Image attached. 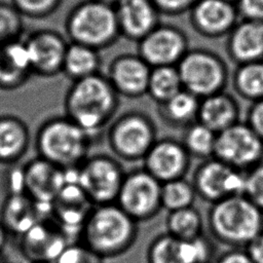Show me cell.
Masks as SVG:
<instances>
[{"label":"cell","mask_w":263,"mask_h":263,"mask_svg":"<svg viewBox=\"0 0 263 263\" xmlns=\"http://www.w3.org/2000/svg\"><path fill=\"white\" fill-rule=\"evenodd\" d=\"M188 51L186 36L172 26L158 25L138 42V54L150 66H177Z\"/></svg>","instance_id":"obj_14"},{"label":"cell","mask_w":263,"mask_h":263,"mask_svg":"<svg viewBox=\"0 0 263 263\" xmlns=\"http://www.w3.org/2000/svg\"><path fill=\"white\" fill-rule=\"evenodd\" d=\"M148 263H186L181 246V239L167 232L157 234L147 249Z\"/></svg>","instance_id":"obj_32"},{"label":"cell","mask_w":263,"mask_h":263,"mask_svg":"<svg viewBox=\"0 0 263 263\" xmlns=\"http://www.w3.org/2000/svg\"><path fill=\"white\" fill-rule=\"evenodd\" d=\"M49 217L51 205L40 204L26 193L6 195L0 211V221L8 234L18 237Z\"/></svg>","instance_id":"obj_18"},{"label":"cell","mask_w":263,"mask_h":263,"mask_svg":"<svg viewBox=\"0 0 263 263\" xmlns=\"http://www.w3.org/2000/svg\"><path fill=\"white\" fill-rule=\"evenodd\" d=\"M199 99L182 89L168 101L157 105L159 119L170 127L185 129L197 121Z\"/></svg>","instance_id":"obj_25"},{"label":"cell","mask_w":263,"mask_h":263,"mask_svg":"<svg viewBox=\"0 0 263 263\" xmlns=\"http://www.w3.org/2000/svg\"><path fill=\"white\" fill-rule=\"evenodd\" d=\"M23 167L26 194L40 204L51 205L66 182V171L39 156Z\"/></svg>","instance_id":"obj_17"},{"label":"cell","mask_w":263,"mask_h":263,"mask_svg":"<svg viewBox=\"0 0 263 263\" xmlns=\"http://www.w3.org/2000/svg\"><path fill=\"white\" fill-rule=\"evenodd\" d=\"M226 1H229V2H232V3H234V2H237L238 0H226Z\"/></svg>","instance_id":"obj_45"},{"label":"cell","mask_w":263,"mask_h":263,"mask_svg":"<svg viewBox=\"0 0 263 263\" xmlns=\"http://www.w3.org/2000/svg\"><path fill=\"white\" fill-rule=\"evenodd\" d=\"M138 222L116 202L92 205L81 226L78 241L103 259L127 252L136 242Z\"/></svg>","instance_id":"obj_2"},{"label":"cell","mask_w":263,"mask_h":263,"mask_svg":"<svg viewBox=\"0 0 263 263\" xmlns=\"http://www.w3.org/2000/svg\"><path fill=\"white\" fill-rule=\"evenodd\" d=\"M217 263H254L246 250L233 248L220 256Z\"/></svg>","instance_id":"obj_41"},{"label":"cell","mask_w":263,"mask_h":263,"mask_svg":"<svg viewBox=\"0 0 263 263\" xmlns=\"http://www.w3.org/2000/svg\"><path fill=\"white\" fill-rule=\"evenodd\" d=\"M66 31L71 42L98 50L107 47L120 34L115 6L100 0L84 1L70 12Z\"/></svg>","instance_id":"obj_5"},{"label":"cell","mask_w":263,"mask_h":263,"mask_svg":"<svg viewBox=\"0 0 263 263\" xmlns=\"http://www.w3.org/2000/svg\"><path fill=\"white\" fill-rule=\"evenodd\" d=\"M151 69L139 54L124 53L112 60L106 76L119 96L138 99L147 95Z\"/></svg>","instance_id":"obj_16"},{"label":"cell","mask_w":263,"mask_h":263,"mask_svg":"<svg viewBox=\"0 0 263 263\" xmlns=\"http://www.w3.org/2000/svg\"><path fill=\"white\" fill-rule=\"evenodd\" d=\"M159 11L175 14L191 9L197 0H152Z\"/></svg>","instance_id":"obj_40"},{"label":"cell","mask_w":263,"mask_h":263,"mask_svg":"<svg viewBox=\"0 0 263 263\" xmlns=\"http://www.w3.org/2000/svg\"><path fill=\"white\" fill-rule=\"evenodd\" d=\"M243 195L263 212V161L246 172Z\"/></svg>","instance_id":"obj_35"},{"label":"cell","mask_w":263,"mask_h":263,"mask_svg":"<svg viewBox=\"0 0 263 263\" xmlns=\"http://www.w3.org/2000/svg\"><path fill=\"white\" fill-rule=\"evenodd\" d=\"M217 134L196 121L184 129L182 143L191 155L199 159H208L214 156Z\"/></svg>","instance_id":"obj_30"},{"label":"cell","mask_w":263,"mask_h":263,"mask_svg":"<svg viewBox=\"0 0 263 263\" xmlns=\"http://www.w3.org/2000/svg\"><path fill=\"white\" fill-rule=\"evenodd\" d=\"M62 0H11V4L23 14L30 17H43L50 14Z\"/></svg>","instance_id":"obj_36"},{"label":"cell","mask_w":263,"mask_h":263,"mask_svg":"<svg viewBox=\"0 0 263 263\" xmlns=\"http://www.w3.org/2000/svg\"><path fill=\"white\" fill-rule=\"evenodd\" d=\"M245 250L254 263H263V232L253 238Z\"/></svg>","instance_id":"obj_42"},{"label":"cell","mask_w":263,"mask_h":263,"mask_svg":"<svg viewBox=\"0 0 263 263\" xmlns=\"http://www.w3.org/2000/svg\"><path fill=\"white\" fill-rule=\"evenodd\" d=\"M183 89L177 66L152 67L147 95L157 105L162 104Z\"/></svg>","instance_id":"obj_28"},{"label":"cell","mask_w":263,"mask_h":263,"mask_svg":"<svg viewBox=\"0 0 263 263\" xmlns=\"http://www.w3.org/2000/svg\"><path fill=\"white\" fill-rule=\"evenodd\" d=\"M23 14L10 3L0 2V45L21 39Z\"/></svg>","instance_id":"obj_33"},{"label":"cell","mask_w":263,"mask_h":263,"mask_svg":"<svg viewBox=\"0 0 263 263\" xmlns=\"http://www.w3.org/2000/svg\"><path fill=\"white\" fill-rule=\"evenodd\" d=\"M104 3H107V4H110L112 6H116L118 3H120L122 0H100Z\"/></svg>","instance_id":"obj_44"},{"label":"cell","mask_w":263,"mask_h":263,"mask_svg":"<svg viewBox=\"0 0 263 263\" xmlns=\"http://www.w3.org/2000/svg\"><path fill=\"white\" fill-rule=\"evenodd\" d=\"M165 232L182 240L203 234V219L195 206L168 212L165 218Z\"/></svg>","instance_id":"obj_29"},{"label":"cell","mask_w":263,"mask_h":263,"mask_svg":"<svg viewBox=\"0 0 263 263\" xmlns=\"http://www.w3.org/2000/svg\"><path fill=\"white\" fill-rule=\"evenodd\" d=\"M108 126V146L116 158L124 161L143 160L157 140L154 120L141 110L123 112Z\"/></svg>","instance_id":"obj_6"},{"label":"cell","mask_w":263,"mask_h":263,"mask_svg":"<svg viewBox=\"0 0 263 263\" xmlns=\"http://www.w3.org/2000/svg\"><path fill=\"white\" fill-rule=\"evenodd\" d=\"M236 3L238 13L243 20L263 22V0H238Z\"/></svg>","instance_id":"obj_38"},{"label":"cell","mask_w":263,"mask_h":263,"mask_svg":"<svg viewBox=\"0 0 263 263\" xmlns=\"http://www.w3.org/2000/svg\"><path fill=\"white\" fill-rule=\"evenodd\" d=\"M196 196L192 183L185 178L161 184V205L167 212L192 206Z\"/></svg>","instance_id":"obj_31"},{"label":"cell","mask_w":263,"mask_h":263,"mask_svg":"<svg viewBox=\"0 0 263 263\" xmlns=\"http://www.w3.org/2000/svg\"><path fill=\"white\" fill-rule=\"evenodd\" d=\"M73 242L51 218L44 219L20 236V249L31 263H54L63 250Z\"/></svg>","instance_id":"obj_13"},{"label":"cell","mask_w":263,"mask_h":263,"mask_svg":"<svg viewBox=\"0 0 263 263\" xmlns=\"http://www.w3.org/2000/svg\"><path fill=\"white\" fill-rule=\"evenodd\" d=\"M7 236H8V232H7L6 228L4 227V225L2 224V222L0 221V254L6 245Z\"/></svg>","instance_id":"obj_43"},{"label":"cell","mask_w":263,"mask_h":263,"mask_svg":"<svg viewBox=\"0 0 263 263\" xmlns=\"http://www.w3.org/2000/svg\"><path fill=\"white\" fill-rule=\"evenodd\" d=\"M93 137L68 118L53 116L44 120L35 135L37 156L64 170H76L89 155Z\"/></svg>","instance_id":"obj_3"},{"label":"cell","mask_w":263,"mask_h":263,"mask_svg":"<svg viewBox=\"0 0 263 263\" xmlns=\"http://www.w3.org/2000/svg\"><path fill=\"white\" fill-rule=\"evenodd\" d=\"M161 184L144 167L125 173L116 203L135 221L153 219L161 210Z\"/></svg>","instance_id":"obj_9"},{"label":"cell","mask_w":263,"mask_h":263,"mask_svg":"<svg viewBox=\"0 0 263 263\" xmlns=\"http://www.w3.org/2000/svg\"><path fill=\"white\" fill-rule=\"evenodd\" d=\"M102 60L99 50L87 45L71 42L64 60L63 73L72 81L100 73Z\"/></svg>","instance_id":"obj_26"},{"label":"cell","mask_w":263,"mask_h":263,"mask_svg":"<svg viewBox=\"0 0 263 263\" xmlns=\"http://www.w3.org/2000/svg\"><path fill=\"white\" fill-rule=\"evenodd\" d=\"M77 183L92 205L116 202L125 173L116 157L88 155L77 167Z\"/></svg>","instance_id":"obj_8"},{"label":"cell","mask_w":263,"mask_h":263,"mask_svg":"<svg viewBox=\"0 0 263 263\" xmlns=\"http://www.w3.org/2000/svg\"><path fill=\"white\" fill-rule=\"evenodd\" d=\"M33 74L41 77H53L63 73L65 55L69 43L52 30H40L26 40Z\"/></svg>","instance_id":"obj_15"},{"label":"cell","mask_w":263,"mask_h":263,"mask_svg":"<svg viewBox=\"0 0 263 263\" xmlns=\"http://www.w3.org/2000/svg\"><path fill=\"white\" fill-rule=\"evenodd\" d=\"M214 157L246 173L263 161V141L239 121L217 134Z\"/></svg>","instance_id":"obj_11"},{"label":"cell","mask_w":263,"mask_h":263,"mask_svg":"<svg viewBox=\"0 0 263 263\" xmlns=\"http://www.w3.org/2000/svg\"><path fill=\"white\" fill-rule=\"evenodd\" d=\"M118 107L119 95L101 73L72 81L65 93L64 115L93 138L111 123Z\"/></svg>","instance_id":"obj_1"},{"label":"cell","mask_w":263,"mask_h":263,"mask_svg":"<svg viewBox=\"0 0 263 263\" xmlns=\"http://www.w3.org/2000/svg\"><path fill=\"white\" fill-rule=\"evenodd\" d=\"M33 75L25 40L0 45V89L14 90L22 87Z\"/></svg>","instance_id":"obj_22"},{"label":"cell","mask_w":263,"mask_h":263,"mask_svg":"<svg viewBox=\"0 0 263 263\" xmlns=\"http://www.w3.org/2000/svg\"><path fill=\"white\" fill-rule=\"evenodd\" d=\"M245 122L263 141V99L251 103L247 110Z\"/></svg>","instance_id":"obj_37"},{"label":"cell","mask_w":263,"mask_h":263,"mask_svg":"<svg viewBox=\"0 0 263 263\" xmlns=\"http://www.w3.org/2000/svg\"><path fill=\"white\" fill-rule=\"evenodd\" d=\"M191 183L196 195L212 204L231 196L243 194L246 173L213 156L203 159L196 166Z\"/></svg>","instance_id":"obj_10"},{"label":"cell","mask_w":263,"mask_h":263,"mask_svg":"<svg viewBox=\"0 0 263 263\" xmlns=\"http://www.w3.org/2000/svg\"><path fill=\"white\" fill-rule=\"evenodd\" d=\"M143 167L160 183L185 178L191 155L181 141L174 138H160L155 141L145 155Z\"/></svg>","instance_id":"obj_12"},{"label":"cell","mask_w":263,"mask_h":263,"mask_svg":"<svg viewBox=\"0 0 263 263\" xmlns=\"http://www.w3.org/2000/svg\"><path fill=\"white\" fill-rule=\"evenodd\" d=\"M5 187L6 195L26 193L23 166H18V168L11 167L7 171V175L5 176Z\"/></svg>","instance_id":"obj_39"},{"label":"cell","mask_w":263,"mask_h":263,"mask_svg":"<svg viewBox=\"0 0 263 263\" xmlns=\"http://www.w3.org/2000/svg\"><path fill=\"white\" fill-rule=\"evenodd\" d=\"M227 52L237 65L263 61V22L243 20L229 33Z\"/></svg>","instance_id":"obj_21"},{"label":"cell","mask_w":263,"mask_h":263,"mask_svg":"<svg viewBox=\"0 0 263 263\" xmlns=\"http://www.w3.org/2000/svg\"><path fill=\"white\" fill-rule=\"evenodd\" d=\"M240 106L225 90L199 99L197 121L216 134L239 122Z\"/></svg>","instance_id":"obj_23"},{"label":"cell","mask_w":263,"mask_h":263,"mask_svg":"<svg viewBox=\"0 0 263 263\" xmlns=\"http://www.w3.org/2000/svg\"><path fill=\"white\" fill-rule=\"evenodd\" d=\"M232 87L238 97L254 103L263 99V61L237 65Z\"/></svg>","instance_id":"obj_27"},{"label":"cell","mask_w":263,"mask_h":263,"mask_svg":"<svg viewBox=\"0 0 263 263\" xmlns=\"http://www.w3.org/2000/svg\"><path fill=\"white\" fill-rule=\"evenodd\" d=\"M206 223L211 235L232 248L246 247L263 232V212L243 194L212 203Z\"/></svg>","instance_id":"obj_4"},{"label":"cell","mask_w":263,"mask_h":263,"mask_svg":"<svg viewBox=\"0 0 263 263\" xmlns=\"http://www.w3.org/2000/svg\"><path fill=\"white\" fill-rule=\"evenodd\" d=\"M54 263H103V258L77 240L69 243Z\"/></svg>","instance_id":"obj_34"},{"label":"cell","mask_w":263,"mask_h":263,"mask_svg":"<svg viewBox=\"0 0 263 263\" xmlns=\"http://www.w3.org/2000/svg\"><path fill=\"white\" fill-rule=\"evenodd\" d=\"M120 34L140 41L158 26L159 10L152 0H122L115 6Z\"/></svg>","instance_id":"obj_20"},{"label":"cell","mask_w":263,"mask_h":263,"mask_svg":"<svg viewBox=\"0 0 263 263\" xmlns=\"http://www.w3.org/2000/svg\"><path fill=\"white\" fill-rule=\"evenodd\" d=\"M190 10L195 29L208 37L230 33L237 24V7L226 0H197Z\"/></svg>","instance_id":"obj_19"},{"label":"cell","mask_w":263,"mask_h":263,"mask_svg":"<svg viewBox=\"0 0 263 263\" xmlns=\"http://www.w3.org/2000/svg\"><path fill=\"white\" fill-rule=\"evenodd\" d=\"M183 89L198 99L223 91L229 80L228 67L217 53L208 49H191L177 65Z\"/></svg>","instance_id":"obj_7"},{"label":"cell","mask_w":263,"mask_h":263,"mask_svg":"<svg viewBox=\"0 0 263 263\" xmlns=\"http://www.w3.org/2000/svg\"><path fill=\"white\" fill-rule=\"evenodd\" d=\"M0 263H2V261H1V260H0Z\"/></svg>","instance_id":"obj_46"},{"label":"cell","mask_w":263,"mask_h":263,"mask_svg":"<svg viewBox=\"0 0 263 263\" xmlns=\"http://www.w3.org/2000/svg\"><path fill=\"white\" fill-rule=\"evenodd\" d=\"M31 136L27 123L13 114L0 115V163L11 165L28 152Z\"/></svg>","instance_id":"obj_24"}]
</instances>
